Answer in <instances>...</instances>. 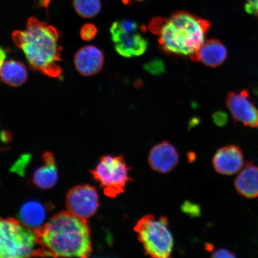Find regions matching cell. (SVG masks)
Instances as JSON below:
<instances>
[{
    "instance_id": "cell-1",
    "label": "cell",
    "mask_w": 258,
    "mask_h": 258,
    "mask_svg": "<svg viewBox=\"0 0 258 258\" xmlns=\"http://www.w3.org/2000/svg\"><path fill=\"white\" fill-rule=\"evenodd\" d=\"M38 256L88 257L92 251L88 220L64 211L35 230Z\"/></svg>"
},
{
    "instance_id": "cell-2",
    "label": "cell",
    "mask_w": 258,
    "mask_h": 258,
    "mask_svg": "<svg viewBox=\"0 0 258 258\" xmlns=\"http://www.w3.org/2000/svg\"><path fill=\"white\" fill-rule=\"evenodd\" d=\"M148 28L159 37V46L163 52L190 57L205 41L211 23L188 12L180 11L169 18L153 19Z\"/></svg>"
},
{
    "instance_id": "cell-3",
    "label": "cell",
    "mask_w": 258,
    "mask_h": 258,
    "mask_svg": "<svg viewBox=\"0 0 258 258\" xmlns=\"http://www.w3.org/2000/svg\"><path fill=\"white\" fill-rule=\"evenodd\" d=\"M12 39L16 46L23 51L32 69L48 77L62 76L59 35L56 28L36 18L28 19L24 31H16Z\"/></svg>"
},
{
    "instance_id": "cell-4",
    "label": "cell",
    "mask_w": 258,
    "mask_h": 258,
    "mask_svg": "<svg viewBox=\"0 0 258 258\" xmlns=\"http://www.w3.org/2000/svg\"><path fill=\"white\" fill-rule=\"evenodd\" d=\"M37 234L20 221L0 217V258L38 256Z\"/></svg>"
},
{
    "instance_id": "cell-5",
    "label": "cell",
    "mask_w": 258,
    "mask_h": 258,
    "mask_svg": "<svg viewBox=\"0 0 258 258\" xmlns=\"http://www.w3.org/2000/svg\"><path fill=\"white\" fill-rule=\"evenodd\" d=\"M166 217L156 218L153 215L143 216L134 227L138 240L145 253L156 258L169 257L173 248V238Z\"/></svg>"
},
{
    "instance_id": "cell-6",
    "label": "cell",
    "mask_w": 258,
    "mask_h": 258,
    "mask_svg": "<svg viewBox=\"0 0 258 258\" xmlns=\"http://www.w3.org/2000/svg\"><path fill=\"white\" fill-rule=\"evenodd\" d=\"M131 169L122 155H107L101 158L92 173L104 195L115 199L124 192L127 183L133 180L129 175Z\"/></svg>"
},
{
    "instance_id": "cell-7",
    "label": "cell",
    "mask_w": 258,
    "mask_h": 258,
    "mask_svg": "<svg viewBox=\"0 0 258 258\" xmlns=\"http://www.w3.org/2000/svg\"><path fill=\"white\" fill-rule=\"evenodd\" d=\"M145 30L144 26L140 27L130 19L114 22L110 28V33L115 51L126 58L143 55L147 49L148 41L140 31Z\"/></svg>"
},
{
    "instance_id": "cell-8",
    "label": "cell",
    "mask_w": 258,
    "mask_h": 258,
    "mask_svg": "<svg viewBox=\"0 0 258 258\" xmlns=\"http://www.w3.org/2000/svg\"><path fill=\"white\" fill-rule=\"evenodd\" d=\"M66 202L68 212L88 220L98 211L99 195L95 187L91 185L77 186L68 192Z\"/></svg>"
},
{
    "instance_id": "cell-9",
    "label": "cell",
    "mask_w": 258,
    "mask_h": 258,
    "mask_svg": "<svg viewBox=\"0 0 258 258\" xmlns=\"http://www.w3.org/2000/svg\"><path fill=\"white\" fill-rule=\"evenodd\" d=\"M226 105L233 120L247 127L258 128V109L250 99L249 90L229 93Z\"/></svg>"
},
{
    "instance_id": "cell-10",
    "label": "cell",
    "mask_w": 258,
    "mask_h": 258,
    "mask_svg": "<svg viewBox=\"0 0 258 258\" xmlns=\"http://www.w3.org/2000/svg\"><path fill=\"white\" fill-rule=\"evenodd\" d=\"M217 172L224 175H233L244 166V156L241 148L237 145H228L217 151L212 160Z\"/></svg>"
},
{
    "instance_id": "cell-11",
    "label": "cell",
    "mask_w": 258,
    "mask_h": 258,
    "mask_svg": "<svg viewBox=\"0 0 258 258\" xmlns=\"http://www.w3.org/2000/svg\"><path fill=\"white\" fill-rule=\"evenodd\" d=\"M179 161V153L169 142L163 141L152 148L148 156V163L155 172L169 173Z\"/></svg>"
},
{
    "instance_id": "cell-12",
    "label": "cell",
    "mask_w": 258,
    "mask_h": 258,
    "mask_svg": "<svg viewBox=\"0 0 258 258\" xmlns=\"http://www.w3.org/2000/svg\"><path fill=\"white\" fill-rule=\"evenodd\" d=\"M74 64L83 76H92L101 72L104 64V55L99 48L86 46L77 51L74 56Z\"/></svg>"
},
{
    "instance_id": "cell-13",
    "label": "cell",
    "mask_w": 258,
    "mask_h": 258,
    "mask_svg": "<svg viewBox=\"0 0 258 258\" xmlns=\"http://www.w3.org/2000/svg\"><path fill=\"white\" fill-rule=\"evenodd\" d=\"M227 48L217 39L206 40L195 54L189 57L192 61L201 62L211 68L218 67L227 59Z\"/></svg>"
},
{
    "instance_id": "cell-14",
    "label": "cell",
    "mask_w": 258,
    "mask_h": 258,
    "mask_svg": "<svg viewBox=\"0 0 258 258\" xmlns=\"http://www.w3.org/2000/svg\"><path fill=\"white\" fill-rule=\"evenodd\" d=\"M235 189L247 199L258 198V166L247 162L234 180Z\"/></svg>"
},
{
    "instance_id": "cell-15",
    "label": "cell",
    "mask_w": 258,
    "mask_h": 258,
    "mask_svg": "<svg viewBox=\"0 0 258 258\" xmlns=\"http://www.w3.org/2000/svg\"><path fill=\"white\" fill-rule=\"evenodd\" d=\"M44 164L35 170L34 184L41 189H48L55 186L58 180V172L53 154L45 153Z\"/></svg>"
},
{
    "instance_id": "cell-16",
    "label": "cell",
    "mask_w": 258,
    "mask_h": 258,
    "mask_svg": "<svg viewBox=\"0 0 258 258\" xmlns=\"http://www.w3.org/2000/svg\"><path fill=\"white\" fill-rule=\"evenodd\" d=\"M20 221L32 230H36L44 223L46 210L44 206L37 201H30L22 206L19 212Z\"/></svg>"
},
{
    "instance_id": "cell-17",
    "label": "cell",
    "mask_w": 258,
    "mask_h": 258,
    "mask_svg": "<svg viewBox=\"0 0 258 258\" xmlns=\"http://www.w3.org/2000/svg\"><path fill=\"white\" fill-rule=\"evenodd\" d=\"M0 77L6 85L19 87L27 81L28 71L23 63L15 60H9L5 61L3 64Z\"/></svg>"
},
{
    "instance_id": "cell-18",
    "label": "cell",
    "mask_w": 258,
    "mask_h": 258,
    "mask_svg": "<svg viewBox=\"0 0 258 258\" xmlns=\"http://www.w3.org/2000/svg\"><path fill=\"white\" fill-rule=\"evenodd\" d=\"M73 7L77 14L83 18L95 17L101 11V0H73Z\"/></svg>"
},
{
    "instance_id": "cell-19",
    "label": "cell",
    "mask_w": 258,
    "mask_h": 258,
    "mask_svg": "<svg viewBox=\"0 0 258 258\" xmlns=\"http://www.w3.org/2000/svg\"><path fill=\"white\" fill-rule=\"evenodd\" d=\"M145 71L153 76H160L166 72V68L163 60L154 59L145 63L144 66Z\"/></svg>"
},
{
    "instance_id": "cell-20",
    "label": "cell",
    "mask_w": 258,
    "mask_h": 258,
    "mask_svg": "<svg viewBox=\"0 0 258 258\" xmlns=\"http://www.w3.org/2000/svg\"><path fill=\"white\" fill-rule=\"evenodd\" d=\"M98 34V29L95 25L87 24L83 26L80 30V36L83 40L90 41L95 38Z\"/></svg>"
},
{
    "instance_id": "cell-21",
    "label": "cell",
    "mask_w": 258,
    "mask_h": 258,
    "mask_svg": "<svg viewBox=\"0 0 258 258\" xmlns=\"http://www.w3.org/2000/svg\"><path fill=\"white\" fill-rule=\"evenodd\" d=\"M244 9L247 14L258 18V0H246Z\"/></svg>"
},
{
    "instance_id": "cell-22",
    "label": "cell",
    "mask_w": 258,
    "mask_h": 258,
    "mask_svg": "<svg viewBox=\"0 0 258 258\" xmlns=\"http://www.w3.org/2000/svg\"><path fill=\"white\" fill-rule=\"evenodd\" d=\"M182 210L186 214L195 216L200 215V212H201V209L198 206L189 202L185 203L182 206Z\"/></svg>"
},
{
    "instance_id": "cell-23",
    "label": "cell",
    "mask_w": 258,
    "mask_h": 258,
    "mask_svg": "<svg viewBox=\"0 0 258 258\" xmlns=\"http://www.w3.org/2000/svg\"><path fill=\"white\" fill-rule=\"evenodd\" d=\"M212 257L216 258L221 257H236L235 254L233 251L227 249H219L215 251L212 254Z\"/></svg>"
},
{
    "instance_id": "cell-24",
    "label": "cell",
    "mask_w": 258,
    "mask_h": 258,
    "mask_svg": "<svg viewBox=\"0 0 258 258\" xmlns=\"http://www.w3.org/2000/svg\"><path fill=\"white\" fill-rule=\"evenodd\" d=\"M6 57H7V52H6L4 48L0 47V74H1L3 64L5 62ZM0 79H1V77H0Z\"/></svg>"
},
{
    "instance_id": "cell-25",
    "label": "cell",
    "mask_w": 258,
    "mask_h": 258,
    "mask_svg": "<svg viewBox=\"0 0 258 258\" xmlns=\"http://www.w3.org/2000/svg\"><path fill=\"white\" fill-rule=\"evenodd\" d=\"M129 1H130V0H124V3H128ZM134 1L140 2V1H143V0H134Z\"/></svg>"
}]
</instances>
